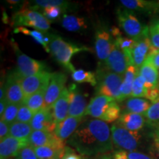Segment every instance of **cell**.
<instances>
[{
    "label": "cell",
    "mask_w": 159,
    "mask_h": 159,
    "mask_svg": "<svg viewBox=\"0 0 159 159\" xmlns=\"http://www.w3.org/2000/svg\"><path fill=\"white\" fill-rule=\"evenodd\" d=\"M67 144L85 156L106 154L114 149L109 125L97 119L81 122Z\"/></svg>",
    "instance_id": "cell-1"
},
{
    "label": "cell",
    "mask_w": 159,
    "mask_h": 159,
    "mask_svg": "<svg viewBox=\"0 0 159 159\" xmlns=\"http://www.w3.org/2000/svg\"><path fill=\"white\" fill-rule=\"evenodd\" d=\"M49 49L51 54L60 64L71 72L75 70L74 66L71 63L73 55L81 52L91 51L89 47L70 43L57 35L49 34Z\"/></svg>",
    "instance_id": "cell-2"
},
{
    "label": "cell",
    "mask_w": 159,
    "mask_h": 159,
    "mask_svg": "<svg viewBox=\"0 0 159 159\" xmlns=\"http://www.w3.org/2000/svg\"><path fill=\"white\" fill-rule=\"evenodd\" d=\"M85 115L105 122H113L120 117L121 108L116 99L105 95H97L87 105Z\"/></svg>",
    "instance_id": "cell-3"
},
{
    "label": "cell",
    "mask_w": 159,
    "mask_h": 159,
    "mask_svg": "<svg viewBox=\"0 0 159 159\" xmlns=\"http://www.w3.org/2000/svg\"><path fill=\"white\" fill-rule=\"evenodd\" d=\"M123 79L124 76L112 72L105 67L99 68L97 72L96 94L105 95L119 102Z\"/></svg>",
    "instance_id": "cell-4"
},
{
    "label": "cell",
    "mask_w": 159,
    "mask_h": 159,
    "mask_svg": "<svg viewBox=\"0 0 159 159\" xmlns=\"http://www.w3.org/2000/svg\"><path fill=\"white\" fill-rule=\"evenodd\" d=\"M13 27H30L35 30L47 33L50 29V22L42 13L35 10L22 8L16 13L12 17Z\"/></svg>",
    "instance_id": "cell-5"
},
{
    "label": "cell",
    "mask_w": 159,
    "mask_h": 159,
    "mask_svg": "<svg viewBox=\"0 0 159 159\" xmlns=\"http://www.w3.org/2000/svg\"><path fill=\"white\" fill-rule=\"evenodd\" d=\"M111 130L113 144L120 150L134 152L140 146L142 136L139 132L129 130L117 122L112 125Z\"/></svg>",
    "instance_id": "cell-6"
},
{
    "label": "cell",
    "mask_w": 159,
    "mask_h": 159,
    "mask_svg": "<svg viewBox=\"0 0 159 159\" xmlns=\"http://www.w3.org/2000/svg\"><path fill=\"white\" fill-rule=\"evenodd\" d=\"M116 14L119 26L130 39L139 41L149 33V27L143 25L132 11L127 8L119 9Z\"/></svg>",
    "instance_id": "cell-7"
},
{
    "label": "cell",
    "mask_w": 159,
    "mask_h": 159,
    "mask_svg": "<svg viewBox=\"0 0 159 159\" xmlns=\"http://www.w3.org/2000/svg\"><path fill=\"white\" fill-rule=\"evenodd\" d=\"M13 47L16 55L17 61V68L15 71L21 79L47 71L45 63L31 58L28 55H25L20 50L16 43H13Z\"/></svg>",
    "instance_id": "cell-8"
},
{
    "label": "cell",
    "mask_w": 159,
    "mask_h": 159,
    "mask_svg": "<svg viewBox=\"0 0 159 159\" xmlns=\"http://www.w3.org/2000/svg\"><path fill=\"white\" fill-rule=\"evenodd\" d=\"M52 74V73L47 71H43L36 75L21 79V86L25 99L42 89L48 87Z\"/></svg>",
    "instance_id": "cell-9"
},
{
    "label": "cell",
    "mask_w": 159,
    "mask_h": 159,
    "mask_svg": "<svg viewBox=\"0 0 159 159\" xmlns=\"http://www.w3.org/2000/svg\"><path fill=\"white\" fill-rule=\"evenodd\" d=\"M21 80V78L16 71L7 75L6 83L4 85V90L5 98L8 102L21 104L25 102V97Z\"/></svg>",
    "instance_id": "cell-10"
},
{
    "label": "cell",
    "mask_w": 159,
    "mask_h": 159,
    "mask_svg": "<svg viewBox=\"0 0 159 159\" xmlns=\"http://www.w3.org/2000/svg\"><path fill=\"white\" fill-rule=\"evenodd\" d=\"M67 80V76L64 73L57 71L52 74L49 83L47 87L45 94L46 107L52 108L55 102L61 95L64 89Z\"/></svg>",
    "instance_id": "cell-11"
},
{
    "label": "cell",
    "mask_w": 159,
    "mask_h": 159,
    "mask_svg": "<svg viewBox=\"0 0 159 159\" xmlns=\"http://www.w3.org/2000/svg\"><path fill=\"white\" fill-rule=\"evenodd\" d=\"M114 43L112 35L107 30L102 27L97 30L95 33V52L99 61L103 64L110 55Z\"/></svg>",
    "instance_id": "cell-12"
},
{
    "label": "cell",
    "mask_w": 159,
    "mask_h": 159,
    "mask_svg": "<svg viewBox=\"0 0 159 159\" xmlns=\"http://www.w3.org/2000/svg\"><path fill=\"white\" fill-rule=\"evenodd\" d=\"M103 65L108 70L124 76L129 66L132 64L126 55L114 43L111 54Z\"/></svg>",
    "instance_id": "cell-13"
},
{
    "label": "cell",
    "mask_w": 159,
    "mask_h": 159,
    "mask_svg": "<svg viewBox=\"0 0 159 159\" xmlns=\"http://www.w3.org/2000/svg\"><path fill=\"white\" fill-rule=\"evenodd\" d=\"M69 91V116L83 118L86 110V99L77 85L71 84L68 88Z\"/></svg>",
    "instance_id": "cell-14"
},
{
    "label": "cell",
    "mask_w": 159,
    "mask_h": 159,
    "mask_svg": "<svg viewBox=\"0 0 159 159\" xmlns=\"http://www.w3.org/2000/svg\"><path fill=\"white\" fill-rule=\"evenodd\" d=\"M29 145V139H19L9 136L0 142V158L11 159L17 157L21 150Z\"/></svg>",
    "instance_id": "cell-15"
},
{
    "label": "cell",
    "mask_w": 159,
    "mask_h": 159,
    "mask_svg": "<svg viewBox=\"0 0 159 159\" xmlns=\"http://www.w3.org/2000/svg\"><path fill=\"white\" fill-rule=\"evenodd\" d=\"M33 130H42L54 133L56 128L52 108L45 107L42 110L35 114L31 122L30 123Z\"/></svg>",
    "instance_id": "cell-16"
},
{
    "label": "cell",
    "mask_w": 159,
    "mask_h": 159,
    "mask_svg": "<svg viewBox=\"0 0 159 159\" xmlns=\"http://www.w3.org/2000/svg\"><path fill=\"white\" fill-rule=\"evenodd\" d=\"M30 145L34 147H57L66 148L64 142L61 140L54 133L42 130H33L29 138Z\"/></svg>",
    "instance_id": "cell-17"
},
{
    "label": "cell",
    "mask_w": 159,
    "mask_h": 159,
    "mask_svg": "<svg viewBox=\"0 0 159 159\" xmlns=\"http://www.w3.org/2000/svg\"><path fill=\"white\" fill-rule=\"evenodd\" d=\"M152 50V45L149 33L142 39L136 41V44L131 51V61L132 64L134 65L139 69L142 66L146 59L150 55Z\"/></svg>",
    "instance_id": "cell-18"
},
{
    "label": "cell",
    "mask_w": 159,
    "mask_h": 159,
    "mask_svg": "<svg viewBox=\"0 0 159 159\" xmlns=\"http://www.w3.org/2000/svg\"><path fill=\"white\" fill-rule=\"evenodd\" d=\"M83 118L80 117L67 116L63 122L56 125L54 134L58 138L64 142L66 139H69L76 131Z\"/></svg>",
    "instance_id": "cell-19"
},
{
    "label": "cell",
    "mask_w": 159,
    "mask_h": 159,
    "mask_svg": "<svg viewBox=\"0 0 159 159\" xmlns=\"http://www.w3.org/2000/svg\"><path fill=\"white\" fill-rule=\"evenodd\" d=\"M69 108V91L68 88L63 89L52 106V114L56 125L67 117Z\"/></svg>",
    "instance_id": "cell-20"
},
{
    "label": "cell",
    "mask_w": 159,
    "mask_h": 159,
    "mask_svg": "<svg viewBox=\"0 0 159 159\" xmlns=\"http://www.w3.org/2000/svg\"><path fill=\"white\" fill-rule=\"evenodd\" d=\"M125 8L146 13H159V1L148 0H122L120 1Z\"/></svg>",
    "instance_id": "cell-21"
},
{
    "label": "cell",
    "mask_w": 159,
    "mask_h": 159,
    "mask_svg": "<svg viewBox=\"0 0 159 159\" xmlns=\"http://www.w3.org/2000/svg\"><path fill=\"white\" fill-rule=\"evenodd\" d=\"M145 121L146 119L144 115L126 111L121 114L116 122L129 130L139 132L144 127Z\"/></svg>",
    "instance_id": "cell-22"
},
{
    "label": "cell",
    "mask_w": 159,
    "mask_h": 159,
    "mask_svg": "<svg viewBox=\"0 0 159 159\" xmlns=\"http://www.w3.org/2000/svg\"><path fill=\"white\" fill-rule=\"evenodd\" d=\"M139 75H142L146 81L148 88L156 89L158 86L159 73L149 57L146 59L139 69Z\"/></svg>",
    "instance_id": "cell-23"
},
{
    "label": "cell",
    "mask_w": 159,
    "mask_h": 159,
    "mask_svg": "<svg viewBox=\"0 0 159 159\" xmlns=\"http://www.w3.org/2000/svg\"><path fill=\"white\" fill-rule=\"evenodd\" d=\"M139 72V69L136 68L134 65H130L127 69L124 75V79L120 89V99L119 102H122L128 99V97L131 96L132 94L133 85L134 80Z\"/></svg>",
    "instance_id": "cell-24"
},
{
    "label": "cell",
    "mask_w": 159,
    "mask_h": 159,
    "mask_svg": "<svg viewBox=\"0 0 159 159\" xmlns=\"http://www.w3.org/2000/svg\"><path fill=\"white\" fill-rule=\"evenodd\" d=\"M61 25L66 30L76 33L84 32L88 28L86 20L83 17L77 16L75 15L63 14L61 19Z\"/></svg>",
    "instance_id": "cell-25"
},
{
    "label": "cell",
    "mask_w": 159,
    "mask_h": 159,
    "mask_svg": "<svg viewBox=\"0 0 159 159\" xmlns=\"http://www.w3.org/2000/svg\"><path fill=\"white\" fill-rule=\"evenodd\" d=\"M128 112L144 115L148 111L151 104L148 99L141 97H130L126 99L125 103Z\"/></svg>",
    "instance_id": "cell-26"
},
{
    "label": "cell",
    "mask_w": 159,
    "mask_h": 159,
    "mask_svg": "<svg viewBox=\"0 0 159 159\" xmlns=\"http://www.w3.org/2000/svg\"><path fill=\"white\" fill-rule=\"evenodd\" d=\"M47 87L43 88L35 94L31 95L25 100L24 103L27 105L34 114L45 108V94Z\"/></svg>",
    "instance_id": "cell-27"
},
{
    "label": "cell",
    "mask_w": 159,
    "mask_h": 159,
    "mask_svg": "<svg viewBox=\"0 0 159 159\" xmlns=\"http://www.w3.org/2000/svg\"><path fill=\"white\" fill-rule=\"evenodd\" d=\"M33 148L39 159H61L65 150V148L47 146L33 147Z\"/></svg>",
    "instance_id": "cell-28"
},
{
    "label": "cell",
    "mask_w": 159,
    "mask_h": 159,
    "mask_svg": "<svg viewBox=\"0 0 159 159\" xmlns=\"http://www.w3.org/2000/svg\"><path fill=\"white\" fill-rule=\"evenodd\" d=\"M33 131L30 123L14 122L10 125V136L19 139H29Z\"/></svg>",
    "instance_id": "cell-29"
},
{
    "label": "cell",
    "mask_w": 159,
    "mask_h": 159,
    "mask_svg": "<svg viewBox=\"0 0 159 159\" xmlns=\"http://www.w3.org/2000/svg\"><path fill=\"white\" fill-rule=\"evenodd\" d=\"M14 32L16 33H21L25 35H30V36L33 38L37 43H39V44L42 46L43 49H44L47 52H50L49 49V37L44 36V35L43 34L42 32L38 30H30L25 28V27H17V28H16L14 30Z\"/></svg>",
    "instance_id": "cell-30"
},
{
    "label": "cell",
    "mask_w": 159,
    "mask_h": 159,
    "mask_svg": "<svg viewBox=\"0 0 159 159\" xmlns=\"http://www.w3.org/2000/svg\"><path fill=\"white\" fill-rule=\"evenodd\" d=\"M136 41L130 39V38H127L122 36V35H119L116 39H114V43L118 48L122 50L123 52L126 55L130 61V64H132L131 61V51L136 44Z\"/></svg>",
    "instance_id": "cell-31"
},
{
    "label": "cell",
    "mask_w": 159,
    "mask_h": 159,
    "mask_svg": "<svg viewBox=\"0 0 159 159\" xmlns=\"http://www.w3.org/2000/svg\"><path fill=\"white\" fill-rule=\"evenodd\" d=\"M71 77L74 81L79 83H90L92 86H96L97 84L96 75L91 71H84L83 69L75 70L71 72Z\"/></svg>",
    "instance_id": "cell-32"
},
{
    "label": "cell",
    "mask_w": 159,
    "mask_h": 159,
    "mask_svg": "<svg viewBox=\"0 0 159 159\" xmlns=\"http://www.w3.org/2000/svg\"><path fill=\"white\" fill-rule=\"evenodd\" d=\"M31 2L33 5V7H32L31 8L32 10L35 8V11L37 8L42 10L43 8L48 7H59L67 11L71 5L69 2L63 1V0H35Z\"/></svg>",
    "instance_id": "cell-33"
},
{
    "label": "cell",
    "mask_w": 159,
    "mask_h": 159,
    "mask_svg": "<svg viewBox=\"0 0 159 159\" xmlns=\"http://www.w3.org/2000/svg\"><path fill=\"white\" fill-rule=\"evenodd\" d=\"M148 88L147 86L146 81L142 75H139V72L135 79L134 85H133L132 94L133 97H146L148 94Z\"/></svg>",
    "instance_id": "cell-34"
},
{
    "label": "cell",
    "mask_w": 159,
    "mask_h": 159,
    "mask_svg": "<svg viewBox=\"0 0 159 159\" xmlns=\"http://www.w3.org/2000/svg\"><path fill=\"white\" fill-rule=\"evenodd\" d=\"M144 116L149 124L158 126L159 125V100L151 104L148 111L144 114Z\"/></svg>",
    "instance_id": "cell-35"
},
{
    "label": "cell",
    "mask_w": 159,
    "mask_h": 159,
    "mask_svg": "<svg viewBox=\"0 0 159 159\" xmlns=\"http://www.w3.org/2000/svg\"><path fill=\"white\" fill-rule=\"evenodd\" d=\"M21 104H16V103H10L7 104L5 112L1 117V120L4 121L7 124L11 125L16 121L17 117L18 111Z\"/></svg>",
    "instance_id": "cell-36"
},
{
    "label": "cell",
    "mask_w": 159,
    "mask_h": 159,
    "mask_svg": "<svg viewBox=\"0 0 159 159\" xmlns=\"http://www.w3.org/2000/svg\"><path fill=\"white\" fill-rule=\"evenodd\" d=\"M35 114L26 105L25 103H21L20 105L16 119L15 122H23V123H30Z\"/></svg>",
    "instance_id": "cell-37"
},
{
    "label": "cell",
    "mask_w": 159,
    "mask_h": 159,
    "mask_svg": "<svg viewBox=\"0 0 159 159\" xmlns=\"http://www.w3.org/2000/svg\"><path fill=\"white\" fill-rule=\"evenodd\" d=\"M66 11V10L59 7H48L42 9V14L50 22L58 20Z\"/></svg>",
    "instance_id": "cell-38"
},
{
    "label": "cell",
    "mask_w": 159,
    "mask_h": 159,
    "mask_svg": "<svg viewBox=\"0 0 159 159\" xmlns=\"http://www.w3.org/2000/svg\"><path fill=\"white\" fill-rule=\"evenodd\" d=\"M149 38L152 47L151 53L159 52V30L151 25L149 27Z\"/></svg>",
    "instance_id": "cell-39"
},
{
    "label": "cell",
    "mask_w": 159,
    "mask_h": 159,
    "mask_svg": "<svg viewBox=\"0 0 159 159\" xmlns=\"http://www.w3.org/2000/svg\"><path fill=\"white\" fill-rule=\"evenodd\" d=\"M16 159H39L38 158L33 146L29 145L26 147L19 152Z\"/></svg>",
    "instance_id": "cell-40"
},
{
    "label": "cell",
    "mask_w": 159,
    "mask_h": 159,
    "mask_svg": "<svg viewBox=\"0 0 159 159\" xmlns=\"http://www.w3.org/2000/svg\"><path fill=\"white\" fill-rule=\"evenodd\" d=\"M10 136V125L0 120V141H2Z\"/></svg>",
    "instance_id": "cell-41"
},
{
    "label": "cell",
    "mask_w": 159,
    "mask_h": 159,
    "mask_svg": "<svg viewBox=\"0 0 159 159\" xmlns=\"http://www.w3.org/2000/svg\"><path fill=\"white\" fill-rule=\"evenodd\" d=\"M61 159H82V158L78 154H77L71 148L66 147L63 156Z\"/></svg>",
    "instance_id": "cell-42"
},
{
    "label": "cell",
    "mask_w": 159,
    "mask_h": 159,
    "mask_svg": "<svg viewBox=\"0 0 159 159\" xmlns=\"http://www.w3.org/2000/svg\"><path fill=\"white\" fill-rule=\"evenodd\" d=\"M146 98L150 99L151 102H155L159 100V89L157 87L156 89H148V94H147Z\"/></svg>",
    "instance_id": "cell-43"
},
{
    "label": "cell",
    "mask_w": 159,
    "mask_h": 159,
    "mask_svg": "<svg viewBox=\"0 0 159 159\" xmlns=\"http://www.w3.org/2000/svg\"><path fill=\"white\" fill-rule=\"evenodd\" d=\"M128 159H154L148 155L141 152H128Z\"/></svg>",
    "instance_id": "cell-44"
},
{
    "label": "cell",
    "mask_w": 159,
    "mask_h": 159,
    "mask_svg": "<svg viewBox=\"0 0 159 159\" xmlns=\"http://www.w3.org/2000/svg\"><path fill=\"white\" fill-rule=\"evenodd\" d=\"M149 58L152 63V64L155 66V67L158 69H159V52H152L149 55Z\"/></svg>",
    "instance_id": "cell-45"
},
{
    "label": "cell",
    "mask_w": 159,
    "mask_h": 159,
    "mask_svg": "<svg viewBox=\"0 0 159 159\" xmlns=\"http://www.w3.org/2000/svg\"><path fill=\"white\" fill-rule=\"evenodd\" d=\"M114 159H128V152L125 150H118L112 155Z\"/></svg>",
    "instance_id": "cell-46"
},
{
    "label": "cell",
    "mask_w": 159,
    "mask_h": 159,
    "mask_svg": "<svg viewBox=\"0 0 159 159\" xmlns=\"http://www.w3.org/2000/svg\"><path fill=\"white\" fill-rule=\"evenodd\" d=\"M8 102L5 98L0 101V116H2L5 112L6 108H7Z\"/></svg>",
    "instance_id": "cell-47"
},
{
    "label": "cell",
    "mask_w": 159,
    "mask_h": 159,
    "mask_svg": "<svg viewBox=\"0 0 159 159\" xmlns=\"http://www.w3.org/2000/svg\"><path fill=\"white\" fill-rule=\"evenodd\" d=\"M110 31H111V35H113V37H114L115 39L118 36H119V35H122V33H121V32H120V30H119L118 27H113L111 29Z\"/></svg>",
    "instance_id": "cell-48"
},
{
    "label": "cell",
    "mask_w": 159,
    "mask_h": 159,
    "mask_svg": "<svg viewBox=\"0 0 159 159\" xmlns=\"http://www.w3.org/2000/svg\"><path fill=\"white\" fill-rule=\"evenodd\" d=\"M154 142L155 145H156V150L158 151V153L159 155V136L156 134H155L154 135Z\"/></svg>",
    "instance_id": "cell-49"
},
{
    "label": "cell",
    "mask_w": 159,
    "mask_h": 159,
    "mask_svg": "<svg viewBox=\"0 0 159 159\" xmlns=\"http://www.w3.org/2000/svg\"><path fill=\"white\" fill-rule=\"evenodd\" d=\"M97 159H114V158H113L112 155L106 153V154L102 155V156H99Z\"/></svg>",
    "instance_id": "cell-50"
},
{
    "label": "cell",
    "mask_w": 159,
    "mask_h": 159,
    "mask_svg": "<svg viewBox=\"0 0 159 159\" xmlns=\"http://www.w3.org/2000/svg\"><path fill=\"white\" fill-rule=\"evenodd\" d=\"M151 25H152L153 27H156V28L159 30V19H156L152 21V22L151 23Z\"/></svg>",
    "instance_id": "cell-51"
},
{
    "label": "cell",
    "mask_w": 159,
    "mask_h": 159,
    "mask_svg": "<svg viewBox=\"0 0 159 159\" xmlns=\"http://www.w3.org/2000/svg\"><path fill=\"white\" fill-rule=\"evenodd\" d=\"M7 2L9 4H11V5H15V4L20 2V1H11V0H10V1H7Z\"/></svg>",
    "instance_id": "cell-52"
},
{
    "label": "cell",
    "mask_w": 159,
    "mask_h": 159,
    "mask_svg": "<svg viewBox=\"0 0 159 159\" xmlns=\"http://www.w3.org/2000/svg\"><path fill=\"white\" fill-rule=\"evenodd\" d=\"M155 134H156L157 135H158V136H159V125H158V126H157L156 131V133H155Z\"/></svg>",
    "instance_id": "cell-53"
},
{
    "label": "cell",
    "mask_w": 159,
    "mask_h": 159,
    "mask_svg": "<svg viewBox=\"0 0 159 159\" xmlns=\"http://www.w3.org/2000/svg\"><path fill=\"white\" fill-rule=\"evenodd\" d=\"M158 89H159V83H158Z\"/></svg>",
    "instance_id": "cell-54"
}]
</instances>
